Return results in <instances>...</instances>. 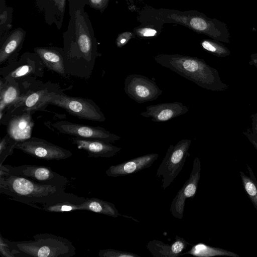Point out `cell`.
<instances>
[{
  "label": "cell",
  "instance_id": "obj_2",
  "mask_svg": "<svg viewBox=\"0 0 257 257\" xmlns=\"http://www.w3.org/2000/svg\"><path fill=\"white\" fill-rule=\"evenodd\" d=\"M159 65L210 90L223 88L217 71L203 59L180 54H159L154 58Z\"/></svg>",
  "mask_w": 257,
  "mask_h": 257
},
{
  "label": "cell",
  "instance_id": "obj_15",
  "mask_svg": "<svg viewBox=\"0 0 257 257\" xmlns=\"http://www.w3.org/2000/svg\"><path fill=\"white\" fill-rule=\"evenodd\" d=\"M189 108L180 102H164L151 105L146 107V110L140 115L145 117H151L154 122H165L183 115Z\"/></svg>",
  "mask_w": 257,
  "mask_h": 257
},
{
  "label": "cell",
  "instance_id": "obj_23",
  "mask_svg": "<svg viewBox=\"0 0 257 257\" xmlns=\"http://www.w3.org/2000/svg\"><path fill=\"white\" fill-rule=\"evenodd\" d=\"M0 117L6 110L21 100L24 94L20 90L19 82L15 80L7 81L1 78Z\"/></svg>",
  "mask_w": 257,
  "mask_h": 257
},
{
  "label": "cell",
  "instance_id": "obj_27",
  "mask_svg": "<svg viewBox=\"0 0 257 257\" xmlns=\"http://www.w3.org/2000/svg\"><path fill=\"white\" fill-rule=\"evenodd\" d=\"M201 46L203 49L218 57H225L230 54L229 50L215 40H203Z\"/></svg>",
  "mask_w": 257,
  "mask_h": 257
},
{
  "label": "cell",
  "instance_id": "obj_4",
  "mask_svg": "<svg viewBox=\"0 0 257 257\" xmlns=\"http://www.w3.org/2000/svg\"><path fill=\"white\" fill-rule=\"evenodd\" d=\"M34 240L8 242L16 256L72 257L76 248L69 239L49 233L33 236Z\"/></svg>",
  "mask_w": 257,
  "mask_h": 257
},
{
  "label": "cell",
  "instance_id": "obj_28",
  "mask_svg": "<svg viewBox=\"0 0 257 257\" xmlns=\"http://www.w3.org/2000/svg\"><path fill=\"white\" fill-rule=\"evenodd\" d=\"M17 142L11 138L8 134L0 141V166L6 159L13 154Z\"/></svg>",
  "mask_w": 257,
  "mask_h": 257
},
{
  "label": "cell",
  "instance_id": "obj_37",
  "mask_svg": "<svg viewBox=\"0 0 257 257\" xmlns=\"http://www.w3.org/2000/svg\"><path fill=\"white\" fill-rule=\"evenodd\" d=\"M255 130L257 132V114H256V118H255Z\"/></svg>",
  "mask_w": 257,
  "mask_h": 257
},
{
  "label": "cell",
  "instance_id": "obj_33",
  "mask_svg": "<svg viewBox=\"0 0 257 257\" xmlns=\"http://www.w3.org/2000/svg\"><path fill=\"white\" fill-rule=\"evenodd\" d=\"M132 34L130 33H124L118 36L116 44L117 47H121L125 45L131 39Z\"/></svg>",
  "mask_w": 257,
  "mask_h": 257
},
{
  "label": "cell",
  "instance_id": "obj_7",
  "mask_svg": "<svg viewBox=\"0 0 257 257\" xmlns=\"http://www.w3.org/2000/svg\"><path fill=\"white\" fill-rule=\"evenodd\" d=\"M45 66L39 56L34 52H26L19 59L8 63L1 68V77L7 81H17L28 78H35L44 75Z\"/></svg>",
  "mask_w": 257,
  "mask_h": 257
},
{
  "label": "cell",
  "instance_id": "obj_6",
  "mask_svg": "<svg viewBox=\"0 0 257 257\" xmlns=\"http://www.w3.org/2000/svg\"><path fill=\"white\" fill-rule=\"evenodd\" d=\"M191 142V140L183 139L175 145H170L156 173V176L162 177L163 189L169 186L182 170L190 156L188 150Z\"/></svg>",
  "mask_w": 257,
  "mask_h": 257
},
{
  "label": "cell",
  "instance_id": "obj_34",
  "mask_svg": "<svg viewBox=\"0 0 257 257\" xmlns=\"http://www.w3.org/2000/svg\"><path fill=\"white\" fill-rule=\"evenodd\" d=\"M138 33L141 36L150 37L155 36L157 34V31L155 29L146 28L140 29L138 31Z\"/></svg>",
  "mask_w": 257,
  "mask_h": 257
},
{
  "label": "cell",
  "instance_id": "obj_5",
  "mask_svg": "<svg viewBox=\"0 0 257 257\" xmlns=\"http://www.w3.org/2000/svg\"><path fill=\"white\" fill-rule=\"evenodd\" d=\"M48 104L62 108L80 119L99 122H103L106 119L99 107L89 98L70 96L53 91L45 96L42 107Z\"/></svg>",
  "mask_w": 257,
  "mask_h": 257
},
{
  "label": "cell",
  "instance_id": "obj_36",
  "mask_svg": "<svg viewBox=\"0 0 257 257\" xmlns=\"http://www.w3.org/2000/svg\"><path fill=\"white\" fill-rule=\"evenodd\" d=\"M251 143L253 145L254 147L256 148V149L257 150V142L254 141H251Z\"/></svg>",
  "mask_w": 257,
  "mask_h": 257
},
{
  "label": "cell",
  "instance_id": "obj_20",
  "mask_svg": "<svg viewBox=\"0 0 257 257\" xmlns=\"http://www.w3.org/2000/svg\"><path fill=\"white\" fill-rule=\"evenodd\" d=\"M42 60L45 67L63 77L68 75L64 66V55L63 48L57 47H36L34 48Z\"/></svg>",
  "mask_w": 257,
  "mask_h": 257
},
{
  "label": "cell",
  "instance_id": "obj_25",
  "mask_svg": "<svg viewBox=\"0 0 257 257\" xmlns=\"http://www.w3.org/2000/svg\"><path fill=\"white\" fill-rule=\"evenodd\" d=\"M188 254L200 257H210L217 255L238 256L237 254L234 252L222 248L211 247L201 243L192 246V248L188 251L183 253H181V255Z\"/></svg>",
  "mask_w": 257,
  "mask_h": 257
},
{
  "label": "cell",
  "instance_id": "obj_17",
  "mask_svg": "<svg viewBox=\"0 0 257 257\" xmlns=\"http://www.w3.org/2000/svg\"><path fill=\"white\" fill-rule=\"evenodd\" d=\"M70 141L78 149L85 151L89 157L110 158L118 154L121 148L113 146L110 142L99 140L85 139L73 137Z\"/></svg>",
  "mask_w": 257,
  "mask_h": 257
},
{
  "label": "cell",
  "instance_id": "obj_22",
  "mask_svg": "<svg viewBox=\"0 0 257 257\" xmlns=\"http://www.w3.org/2000/svg\"><path fill=\"white\" fill-rule=\"evenodd\" d=\"M188 244L190 245L184 238L176 235L171 244L154 239L149 241L146 246L155 257H177L181 255Z\"/></svg>",
  "mask_w": 257,
  "mask_h": 257
},
{
  "label": "cell",
  "instance_id": "obj_30",
  "mask_svg": "<svg viewBox=\"0 0 257 257\" xmlns=\"http://www.w3.org/2000/svg\"><path fill=\"white\" fill-rule=\"evenodd\" d=\"M100 257H140L137 254L112 248L100 249L98 252Z\"/></svg>",
  "mask_w": 257,
  "mask_h": 257
},
{
  "label": "cell",
  "instance_id": "obj_12",
  "mask_svg": "<svg viewBox=\"0 0 257 257\" xmlns=\"http://www.w3.org/2000/svg\"><path fill=\"white\" fill-rule=\"evenodd\" d=\"M201 164L199 159L196 157L189 178L173 198L170 206L172 215L178 219L183 217L185 201L194 197L196 193L200 178Z\"/></svg>",
  "mask_w": 257,
  "mask_h": 257
},
{
  "label": "cell",
  "instance_id": "obj_11",
  "mask_svg": "<svg viewBox=\"0 0 257 257\" xmlns=\"http://www.w3.org/2000/svg\"><path fill=\"white\" fill-rule=\"evenodd\" d=\"M52 126L60 133L82 139L99 140L113 143L121 138L99 126L79 124L66 120L57 121L52 123Z\"/></svg>",
  "mask_w": 257,
  "mask_h": 257
},
{
  "label": "cell",
  "instance_id": "obj_31",
  "mask_svg": "<svg viewBox=\"0 0 257 257\" xmlns=\"http://www.w3.org/2000/svg\"><path fill=\"white\" fill-rule=\"evenodd\" d=\"M0 252L5 257H16L8 240L4 238L1 234H0Z\"/></svg>",
  "mask_w": 257,
  "mask_h": 257
},
{
  "label": "cell",
  "instance_id": "obj_29",
  "mask_svg": "<svg viewBox=\"0 0 257 257\" xmlns=\"http://www.w3.org/2000/svg\"><path fill=\"white\" fill-rule=\"evenodd\" d=\"M244 188L253 204L257 209V187L254 182L249 178L240 172Z\"/></svg>",
  "mask_w": 257,
  "mask_h": 257
},
{
  "label": "cell",
  "instance_id": "obj_13",
  "mask_svg": "<svg viewBox=\"0 0 257 257\" xmlns=\"http://www.w3.org/2000/svg\"><path fill=\"white\" fill-rule=\"evenodd\" d=\"M188 25L195 31L205 34L213 40L229 43L230 32L226 24L217 19L200 14L191 18Z\"/></svg>",
  "mask_w": 257,
  "mask_h": 257
},
{
  "label": "cell",
  "instance_id": "obj_21",
  "mask_svg": "<svg viewBox=\"0 0 257 257\" xmlns=\"http://www.w3.org/2000/svg\"><path fill=\"white\" fill-rule=\"evenodd\" d=\"M86 200L84 197H79L71 193L65 192L55 200L39 206H32L45 211L53 213L64 212L78 210V205Z\"/></svg>",
  "mask_w": 257,
  "mask_h": 257
},
{
  "label": "cell",
  "instance_id": "obj_1",
  "mask_svg": "<svg viewBox=\"0 0 257 257\" xmlns=\"http://www.w3.org/2000/svg\"><path fill=\"white\" fill-rule=\"evenodd\" d=\"M70 16L63 33L64 66L68 75L88 79L99 55L92 24L83 0H68Z\"/></svg>",
  "mask_w": 257,
  "mask_h": 257
},
{
  "label": "cell",
  "instance_id": "obj_24",
  "mask_svg": "<svg viewBox=\"0 0 257 257\" xmlns=\"http://www.w3.org/2000/svg\"><path fill=\"white\" fill-rule=\"evenodd\" d=\"M78 210L90 211L113 217L123 216L119 214L113 203L94 197L86 198L83 202L79 204Z\"/></svg>",
  "mask_w": 257,
  "mask_h": 257
},
{
  "label": "cell",
  "instance_id": "obj_3",
  "mask_svg": "<svg viewBox=\"0 0 257 257\" xmlns=\"http://www.w3.org/2000/svg\"><path fill=\"white\" fill-rule=\"evenodd\" d=\"M65 187L42 184L29 178L7 174L0 176V193L9 199L32 206L55 200L65 192Z\"/></svg>",
  "mask_w": 257,
  "mask_h": 257
},
{
  "label": "cell",
  "instance_id": "obj_26",
  "mask_svg": "<svg viewBox=\"0 0 257 257\" xmlns=\"http://www.w3.org/2000/svg\"><path fill=\"white\" fill-rule=\"evenodd\" d=\"M13 8L8 7L5 0H0V37L12 28Z\"/></svg>",
  "mask_w": 257,
  "mask_h": 257
},
{
  "label": "cell",
  "instance_id": "obj_8",
  "mask_svg": "<svg viewBox=\"0 0 257 257\" xmlns=\"http://www.w3.org/2000/svg\"><path fill=\"white\" fill-rule=\"evenodd\" d=\"M7 174L24 177L42 184L66 187L68 183L66 177L46 166L35 165H22L16 167L9 165L0 166V176Z\"/></svg>",
  "mask_w": 257,
  "mask_h": 257
},
{
  "label": "cell",
  "instance_id": "obj_14",
  "mask_svg": "<svg viewBox=\"0 0 257 257\" xmlns=\"http://www.w3.org/2000/svg\"><path fill=\"white\" fill-rule=\"evenodd\" d=\"M26 35V31L19 27L0 37V65L18 58Z\"/></svg>",
  "mask_w": 257,
  "mask_h": 257
},
{
  "label": "cell",
  "instance_id": "obj_16",
  "mask_svg": "<svg viewBox=\"0 0 257 257\" xmlns=\"http://www.w3.org/2000/svg\"><path fill=\"white\" fill-rule=\"evenodd\" d=\"M159 155L151 153L139 156L120 164L111 165L105 171L109 177L124 176L150 167L158 159Z\"/></svg>",
  "mask_w": 257,
  "mask_h": 257
},
{
  "label": "cell",
  "instance_id": "obj_19",
  "mask_svg": "<svg viewBox=\"0 0 257 257\" xmlns=\"http://www.w3.org/2000/svg\"><path fill=\"white\" fill-rule=\"evenodd\" d=\"M7 125V134L17 142L32 137L34 121L30 112L24 111L22 114H13Z\"/></svg>",
  "mask_w": 257,
  "mask_h": 257
},
{
  "label": "cell",
  "instance_id": "obj_32",
  "mask_svg": "<svg viewBox=\"0 0 257 257\" xmlns=\"http://www.w3.org/2000/svg\"><path fill=\"white\" fill-rule=\"evenodd\" d=\"M86 5L102 12L106 7L109 0H83Z\"/></svg>",
  "mask_w": 257,
  "mask_h": 257
},
{
  "label": "cell",
  "instance_id": "obj_10",
  "mask_svg": "<svg viewBox=\"0 0 257 257\" xmlns=\"http://www.w3.org/2000/svg\"><path fill=\"white\" fill-rule=\"evenodd\" d=\"M124 90L130 98L139 103L156 100L163 93L154 79L137 74L125 77Z\"/></svg>",
  "mask_w": 257,
  "mask_h": 257
},
{
  "label": "cell",
  "instance_id": "obj_9",
  "mask_svg": "<svg viewBox=\"0 0 257 257\" xmlns=\"http://www.w3.org/2000/svg\"><path fill=\"white\" fill-rule=\"evenodd\" d=\"M15 149L33 157L47 161L64 160L72 156V152L69 150L44 139L32 137L17 142Z\"/></svg>",
  "mask_w": 257,
  "mask_h": 257
},
{
  "label": "cell",
  "instance_id": "obj_35",
  "mask_svg": "<svg viewBox=\"0 0 257 257\" xmlns=\"http://www.w3.org/2000/svg\"><path fill=\"white\" fill-rule=\"evenodd\" d=\"M251 61L253 64L257 66V53L253 54L251 55Z\"/></svg>",
  "mask_w": 257,
  "mask_h": 257
},
{
  "label": "cell",
  "instance_id": "obj_18",
  "mask_svg": "<svg viewBox=\"0 0 257 257\" xmlns=\"http://www.w3.org/2000/svg\"><path fill=\"white\" fill-rule=\"evenodd\" d=\"M67 0H35L36 7L43 14L45 22L60 30L66 10Z\"/></svg>",
  "mask_w": 257,
  "mask_h": 257
}]
</instances>
